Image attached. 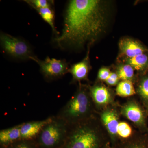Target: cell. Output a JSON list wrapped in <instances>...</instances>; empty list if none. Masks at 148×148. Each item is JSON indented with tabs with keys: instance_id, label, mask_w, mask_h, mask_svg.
Instances as JSON below:
<instances>
[{
	"instance_id": "cell-1",
	"label": "cell",
	"mask_w": 148,
	"mask_h": 148,
	"mask_svg": "<svg viewBox=\"0 0 148 148\" xmlns=\"http://www.w3.org/2000/svg\"><path fill=\"white\" fill-rule=\"evenodd\" d=\"M106 12L101 1L72 0L64 17L61 35L54 39L61 48L91 44L106 28Z\"/></svg>"
},
{
	"instance_id": "cell-2",
	"label": "cell",
	"mask_w": 148,
	"mask_h": 148,
	"mask_svg": "<svg viewBox=\"0 0 148 148\" xmlns=\"http://www.w3.org/2000/svg\"><path fill=\"white\" fill-rule=\"evenodd\" d=\"M94 117L70 126L64 148H102L108 142Z\"/></svg>"
},
{
	"instance_id": "cell-3",
	"label": "cell",
	"mask_w": 148,
	"mask_h": 148,
	"mask_svg": "<svg viewBox=\"0 0 148 148\" xmlns=\"http://www.w3.org/2000/svg\"><path fill=\"white\" fill-rule=\"evenodd\" d=\"M94 107L89 87L80 84L56 116L71 126L94 117Z\"/></svg>"
},
{
	"instance_id": "cell-4",
	"label": "cell",
	"mask_w": 148,
	"mask_h": 148,
	"mask_svg": "<svg viewBox=\"0 0 148 148\" xmlns=\"http://www.w3.org/2000/svg\"><path fill=\"white\" fill-rule=\"evenodd\" d=\"M70 126L59 117L53 116L52 120L45 127L35 140L40 148H58L64 146Z\"/></svg>"
},
{
	"instance_id": "cell-5",
	"label": "cell",
	"mask_w": 148,
	"mask_h": 148,
	"mask_svg": "<svg viewBox=\"0 0 148 148\" xmlns=\"http://www.w3.org/2000/svg\"><path fill=\"white\" fill-rule=\"evenodd\" d=\"M0 41L5 53L14 58L21 59H31L34 56L31 48L25 41L5 33H2Z\"/></svg>"
},
{
	"instance_id": "cell-6",
	"label": "cell",
	"mask_w": 148,
	"mask_h": 148,
	"mask_svg": "<svg viewBox=\"0 0 148 148\" xmlns=\"http://www.w3.org/2000/svg\"><path fill=\"white\" fill-rule=\"evenodd\" d=\"M30 59L38 64L42 73L47 79H54L61 77L69 72V65L64 60L47 57L42 61L35 56Z\"/></svg>"
},
{
	"instance_id": "cell-7",
	"label": "cell",
	"mask_w": 148,
	"mask_h": 148,
	"mask_svg": "<svg viewBox=\"0 0 148 148\" xmlns=\"http://www.w3.org/2000/svg\"><path fill=\"white\" fill-rule=\"evenodd\" d=\"M121 113L132 122L141 131L148 132L146 114L143 108L136 101H128L122 107Z\"/></svg>"
},
{
	"instance_id": "cell-8",
	"label": "cell",
	"mask_w": 148,
	"mask_h": 148,
	"mask_svg": "<svg viewBox=\"0 0 148 148\" xmlns=\"http://www.w3.org/2000/svg\"><path fill=\"white\" fill-rule=\"evenodd\" d=\"M101 121L108 133L110 143L113 145L118 142L117 136V129L120 121L117 112L114 108H107L101 114Z\"/></svg>"
},
{
	"instance_id": "cell-9",
	"label": "cell",
	"mask_w": 148,
	"mask_h": 148,
	"mask_svg": "<svg viewBox=\"0 0 148 148\" xmlns=\"http://www.w3.org/2000/svg\"><path fill=\"white\" fill-rule=\"evenodd\" d=\"M89 89L94 106L98 108H106L112 103V93L104 85L95 84L89 86Z\"/></svg>"
},
{
	"instance_id": "cell-10",
	"label": "cell",
	"mask_w": 148,
	"mask_h": 148,
	"mask_svg": "<svg viewBox=\"0 0 148 148\" xmlns=\"http://www.w3.org/2000/svg\"><path fill=\"white\" fill-rule=\"evenodd\" d=\"M53 116L41 121L27 122L21 124V140H34L42 128L52 120Z\"/></svg>"
},
{
	"instance_id": "cell-11",
	"label": "cell",
	"mask_w": 148,
	"mask_h": 148,
	"mask_svg": "<svg viewBox=\"0 0 148 148\" xmlns=\"http://www.w3.org/2000/svg\"><path fill=\"white\" fill-rule=\"evenodd\" d=\"M119 47L121 54L126 56L127 58L143 53H148V49L147 47L139 42L127 38L121 40Z\"/></svg>"
},
{
	"instance_id": "cell-12",
	"label": "cell",
	"mask_w": 148,
	"mask_h": 148,
	"mask_svg": "<svg viewBox=\"0 0 148 148\" xmlns=\"http://www.w3.org/2000/svg\"><path fill=\"white\" fill-rule=\"evenodd\" d=\"M90 69L89 51H88L83 60L71 66L69 72L72 75L73 82L81 81L87 79Z\"/></svg>"
},
{
	"instance_id": "cell-13",
	"label": "cell",
	"mask_w": 148,
	"mask_h": 148,
	"mask_svg": "<svg viewBox=\"0 0 148 148\" xmlns=\"http://www.w3.org/2000/svg\"><path fill=\"white\" fill-rule=\"evenodd\" d=\"M21 124L0 131V143L7 147L12 143L21 140Z\"/></svg>"
},
{
	"instance_id": "cell-14",
	"label": "cell",
	"mask_w": 148,
	"mask_h": 148,
	"mask_svg": "<svg viewBox=\"0 0 148 148\" xmlns=\"http://www.w3.org/2000/svg\"><path fill=\"white\" fill-rule=\"evenodd\" d=\"M112 146V148H148V139L144 136L132 137L118 141Z\"/></svg>"
},
{
	"instance_id": "cell-15",
	"label": "cell",
	"mask_w": 148,
	"mask_h": 148,
	"mask_svg": "<svg viewBox=\"0 0 148 148\" xmlns=\"http://www.w3.org/2000/svg\"><path fill=\"white\" fill-rule=\"evenodd\" d=\"M126 61L127 64L132 66V68L137 71H143L148 66V53H143L131 57L126 58Z\"/></svg>"
},
{
	"instance_id": "cell-16",
	"label": "cell",
	"mask_w": 148,
	"mask_h": 148,
	"mask_svg": "<svg viewBox=\"0 0 148 148\" xmlns=\"http://www.w3.org/2000/svg\"><path fill=\"white\" fill-rule=\"evenodd\" d=\"M117 95L122 97H128L135 94L136 91L131 81H122L119 83L116 89Z\"/></svg>"
},
{
	"instance_id": "cell-17",
	"label": "cell",
	"mask_w": 148,
	"mask_h": 148,
	"mask_svg": "<svg viewBox=\"0 0 148 148\" xmlns=\"http://www.w3.org/2000/svg\"><path fill=\"white\" fill-rule=\"evenodd\" d=\"M138 92L143 105L148 112V75L144 76L140 80Z\"/></svg>"
},
{
	"instance_id": "cell-18",
	"label": "cell",
	"mask_w": 148,
	"mask_h": 148,
	"mask_svg": "<svg viewBox=\"0 0 148 148\" xmlns=\"http://www.w3.org/2000/svg\"><path fill=\"white\" fill-rule=\"evenodd\" d=\"M132 130L130 125L126 122L120 121L117 129L118 141L129 139L132 137Z\"/></svg>"
},
{
	"instance_id": "cell-19",
	"label": "cell",
	"mask_w": 148,
	"mask_h": 148,
	"mask_svg": "<svg viewBox=\"0 0 148 148\" xmlns=\"http://www.w3.org/2000/svg\"><path fill=\"white\" fill-rule=\"evenodd\" d=\"M42 18L50 26L53 32L57 34L54 24V12L51 8L36 9Z\"/></svg>"
},
{
	"instance_id": "cell-20",
	"label": "cell",
	"mask_w": 148,
	"mask_h": 148,
	"mask_svg": "<svg viewBox=\"0 0 148 148\" xmlns=\"http://www.w3.org/2000/svg\"><path fill=\"white\" fill-rule=\"evenodd\" d=\"M116 73L122 81H131L134 76V69L129 64L121 65L119 67Z\"/></svg>"
},
{
	"instance_id": "cell-21",
	"label": "cell",
	"mask_w": 148,
	"mask_h": 148,
	"mask_svg": "<svg viewBox=\"0 0 148 148\" xmlns=\"http://www.w3.org/2000/svg\"><path fill=\"white\" fill-rule=\"evenodd\" d=\"M34 140H19L6 148H38L36 143L34 142Z\"/></svg>"
},
{
	"instance_id": "cell-22",
	"label": "cell",
	"mask_w": 148,
	"mask_h": 148,
	"mask_svg": "<svg viewBox=\"0 0 148 148\" xmlns=\"http://www.w3.org/2000/svg\"><path fill=\"white\" fill-rule=\"evenodd\" d=\"M25 1L35 9L51 8L53 3V1L47 0H29Z\"/></svg>"
},
{
	"instance_id": "cell-23",
	"label": "cell",
	"mask_w": 148,
	"mask_h": 148,
	"mask_svg": "<svg viewBox=\"0 0 148 148\" xmlns=\"http://www.w3.org/2000/svg\"><path fill=\"white\" fill-rule=\"evenodd\" d=\"M111 72L110 69L107 68H102L99 70L98 72V77L99 79L105 82L108 78Z\"/></svg>"
},
{
	"instance_id": "cell-24",
	"label": "cell",
	"mask_w": 148,
	"mask_h": 148,
	"mask_svg": "<svg viewBox=\"0 0 148 148\" xmlns=\"http://www.w3.org/2000/svg\"><path fill=\"white\" fill-rule=\"evenodd\" d=\"M119 79L116 73L111 72L110 76L106 81V82L109 85L114 86L116 85L117 84H118Z\"/></svg>"
},
{
	"instance_id": "cell-25",
	"label": "cell",
	"mask_w": 148,
	"mask_h": 148,
	"mask_svg": "<svg viewBox=\"0 0 148 148\" xmlns=\"http://www.w3.org/2000/svg\"><path fill=\"white\" fill-rule=\"evenodd\" d=\"M102 148H112V146L110 142L108 141Z\"/></svg>"
},
{
	"instance_id": "cell-26",
	"label": "cell",
	"mask_w": 148,
	"mask_h": 148,
	"mask_svg": "<svg viewBox=\"0 0 148 148\" xmlns=\"http://www.w3.org/2000/svg\"></svg>"
}]
</instances>
